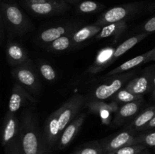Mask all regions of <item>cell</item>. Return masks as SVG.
I'll list each match as a JSON object with an SVG mask.
<instances>
[{
	"label": "cell",
	"instance_id": "6da1fadb",
	"mask_svg": "<svg viewBox=\"0 0 155 154\" xmlns=\"http://www.w3.org/2000/svg\"><path fill=\"white\" fill-rule=\"evenodd\" d=\"M19 139L24 154H43L48 152L37 115L30 109H26L21 114Z\"/></svg>",
	"mask_w": 155,
	"mask_h": 154
},
{
	"label": "cell",
	"instance_id": "7a4b0ae2",
	"mask_svg": "<svg viewBox=\"0 0 155 154\" xmlns=\"http://www.w3.org/2000/svg\"><path fill=\"white\" fill-rule=\"evenodd\" d=\"M2 18L5 29L12 34L20 36L31 30L30 20L16 5H7L5 6Z\"/></svg>",
	"mask_w": 155,
	"mask_h": 154
},
{
	"label": "cell",
	"instance_id": "3957f363",
	"mask_svg": "<svg viewBox=\"0 0 155 154\" xmlns=\"http://www.w3.org/2000/svg\"><path fill=\"white\" fill-rule=\"evenodd\" d=\"M143 7L144 5L142 2L130 3L124 5L116 6L104 12L98 18L95 24L103 27L112 23L127 21L129 18L140 12Z\"/></svg>",
	"mask_w": 155,
	"mask_h": 154
},
{
	"label": "cell",
	"instance_id": "277c9868",
	"mask_svg": "<svg viewBox=\"0 0 155 154\" xmlns=\"http://www.w3.org/2000/svg\"><path fill=\"white\" fill-rule=\"evenodd\" d=\"M12 75L17 83L31 95H37L41 90L39 75L31 63L16 66L12 69Z\"/></svg>",
	"mask_w": 155,
	"mask_h": 154
},
{
	"label": "cell",
	"instance_id": "5b68a950",
	"mask_svg": "<svg viewBox=\"0 0 155 154\" xmlns=\"http://www.w3.org/2000/svg\"><path fill=\"white\" fill-rule=\"evenodd\" d=\"M134 75V72L120 73L112 75L108 82L97 86L93 91L92 98L95 101H104L113 97L114 94L122 89L123 86L128 82Z\"/></svg>",
	"mask_w": 155,
	"mask_h": 154
},
{
	"label": "cell",
	"instance_id": "8992f818",
	"mask_svg": "<svg viewBox=\"0 0 155 154\" xmlns=\"http://www.w3.org/2000/svg\"><path fill=\"white\" fill-rule=\"evenodd\" d=\"M88 98L83 95L75 94L72 95L64 104L59 107V127L61 132L67 125L74 120L82 108L86 105Z\"/></svg>",
	"mask_w": 155,
	"mask_h": 154
},
{
	"label": "cell",
	"instance_id": "52a82bcc",
	"mask_svg": "<svg viewBox=\"0 0 155 154\" xmlns=\"http://www.w3.org/2000/svg\"><path fill=\"white\" fill-rule=\"evenodd\" d=\"M59 109L53 112L45 122L43 136L47 151H50L57 146L61 132L59 127Z\"/></svg>",
	"mask_w": 155,
	"mask_h": 154
},
{
	"label": "cell",
	"instance_id": "ba28073f",
	"mask_svg": "<svg viewBox=\"0 0 155 154\" xmlns=\"http://www.w3.org/2000/svg\"><path fill=\"white\" fill-rule=\"evenodd\" d=\"M136 131L125 129L117 134L99 140L104 152H111L128 145L135 144Z\"/></svg>",
	"mask_w": 155,
	"mask_h": 154
},
{
	"label": "cell",
	"instance_id": "9c48e42d",
	"mask_svg": "<svg viewBox=\"0 0 155 154\" xmlns=\"http://www.w3.org/2000/svg\"><path fill=\"white\" fill-rule=\"evenodd\" d=\"M155 75V67H149L139 76L132 79L127 82L125 88L127 91L136 95L143 96L151 91L153 78Z\"/></svg>",
	"mask_w": 155,
	"mask_h": 154
},
{
	"label": "cell",
	"instance_id": "30bf717a",
	"mask_svg": "<svg viewBox=\"0 0 155 154\" xmlns=\"http://www.w3.org/2000/svg\"><path fill=\"white\" fill-rule=\"evenodd\" d=\"M86 113H82L77 116L73 121H71L66 128L63 130L61 134L56 148L58 149H64L68 147L70 143L74 140L76 136L80 132L82 125L84 123Z\"/></svg>",
	"mask_w": 155,
	"mask_h": 154
},
{
	"label": "cell",
	"instance_id": "8fae6325",
	"mask_svg": "<svg viewBox=\"0 0 155 154\" xmlns=\"http://www.w3.org/2000/svg\"><path fill=\"white\" fill-rule=\"evenodd\" d=\"M20 120L15 113L8 112L4 120L2 132V144L6 146L19 137Z\"/></svg>",
	"mask_w": 155,
	"mask_h": 154
},
{
	"label": "cell",
	"instance_id": "7c38bea8",
	"mask_svg": "<svg viewBox=\"0 0 155 154\" xmlns=\"http://www.w3.org/2000/svg\"><path fill=\"white\" fill-rule=\"evenodd\" d=\"M27 8L37 16H52L64 12L68 5L63 0H54L42 4L25 5Z\"/></svg>",
	"mask_w": 155,
	"mask_h": 154
},
{
	"label": "cell",
	"instance_id": "4fadbf2b",
	"mask_svg": "<svg viewBox=\"0 0 155 154\" xmlns=\"http://www.w3.org/2000/svg\"><path fill=\"white\" fill-rule=\"evenodd\" d=\"M143 98L133 102L127 103L119 107L118 110L115 113V116L113 119L112 125L114 127L120 126L125 123L127 121L132 119L135 116H136L138 112L143 105Z\"/></svg>",
	"mask_w": 155,
	"mask_h": 154
},
{
	"label": "cell",
	"instance_id": "5bb4252c",
	"mask_svg": "<svg viewBox=\"0 0 155 154\" xmlns=\"http://www.w3.org/2000/svg\"><path fill=\"white\" fill-rule=\"evenodd\" d=\"M77 29H78V24H74V23L61 24V25L49 27V28L42 30L38 36V39L41 43L48 45L53 41L60 38L61 36L72 33L77 30Z\"/></svg>",
	"mask_w": 155,
	"mask_h": 154
},
{
	"label": "cell",
	"instance_id": "9a60e30c",
	"mask_svg": "<svg viewBox=\"0 0 155 154\" xmlns=\"http://www.w3.org/2000/svg\"><path fill=\"white\" fill-rule=\"evenodd\" d=\"M27 102L36 103V99L24 88L16 82L14 85L11 94L8 112L15 113Z\"/></svg>",
	"mask_w": 155,
	"mask_h": 154
},
{
	"label": "cell",
	"instance_id": "2e32d148",
	"mask_svg": "<svg viewBox=\"0 0 155 154\" xmlns=\"http://www.w3.org/2000/svg\"><path fill=\"white\" fill-rule=\"evenodd\" d=\"M153 60H155V47L153 49L150 50V51H147L144 54L136 56V57L124 62V63L120 65L119 66L110 70L108 73H107L106 75L110 77L112 76V75L123 73V72H127V71L130 70L132 69H134L135 67L140 66L143 63H146L148 62L153 61Z\"/></svg>",
	"mask_w": 155,
	"mask_h": 154
},
{
	"label": "cell",
	"instance_id": "e0dca14e",
	"mask_svg": "<svg viewBox=\"0 0 155 154\" xmlns=\"http://www.w3.org/2000/svg\"><path fill=\"white\" fill-rule=\"evenodd\" d=\"M6 58L10 65L14 66L31 63L27 51L19 43L9 42L6 45Z\"/></svg>",
	"mask_w": 155,
	"mask_h": 154
},
{
	"label": "cell",
	"instance_id": "ac0fdd59",
	"mask_svg": "<svg viewBox=\"0 0 155 154\" xmlns=\"http://www.w3.org/2000/svg\"><path fill=\"white\" fill-rule=\"evenodd\" d=\"M115 48L112 46H106L101 48L96 54L92 66L88 69L91 74H95L104 70L114 63V54Z\"/></svg>",
	"mask_w": 155,
	"mask_h": 154
},
{
	"label": "cell",
	"instance_id": "d6986e66",
	"mask_svg": "<svg viewBox=\"0 0 155 154\" xmlns=\"http://www.w3.org/2000/svg\"><path fill=\"white\" fill-rule=\"evenodd\" d=\"M86 107H88L91 112L96 114L100 115L101 119L104 121L110 120V115L114 113H116L119 108V105L114 101L110 103L103 102L101 101H88L86 104Z\"/></svg>",
	"mask_w": 155,
	"mask_h": 154
},
{
	"label": "cell",
	"instance_id": "ffe728a7",
	"mask_svg": "<svg viewBox=\"0 0 155 154\" xmlns=\"http://www.w3.org/2000/svg\"><path fill=\"white\" fill-rule=\"evenodd\" d=\"M155 116V105L151 106L136 116L130 123L125 127V129L132 131H141Z\"/></svg>",
	"mask_w": 155,
	"mask_h": 154
},
{
	"label": "cell",
	"instance_id": "44dd1931",
	"mask_svg": "<svg viewBox=\"0 0 155 154\" xmlns=\"http://www.w3.org/2000/svg\"><path fill=\"white\" fill-rule=\"evenodd\" d=\"M101 29L102 27L95 25V24L77 29L72 33V40L74 42V45L76 46L77 45H80L93 36H96L101 31Z\"/></svg>",
	"mask_w": 155,
	"mask_h": 154
},
{
	"label": "cell",
	"instance_id": "7402d4cb",
	"mask_svg": "<svg viewBox=\"0 0 155 154\" xmlns=\"http://www.w3.org/2000/svg\"><path fill=\"white\" fill-rule=\"evenodd\" d=\"M127 21H122L120 22L112 23L102 27L101 31L95 37L97 39H105V38L117 37L120 36L127 30Z\"/></svg>",
	"mask_w": 155,
	"mask_h": 154
},
{
	"label": "cell",
	"instance_id": "603a6c76",
	"mask_svg": "<svg viewBox=\"0 0 155 154\" xmlns=\"http://www.w3.org/2000/svg\"><path fill=\"white\" fill-rule=\"evenodd\" d=\"M148 36V33H142L140 34L136 35L134 36L129 38L126 41L120 44L118 47L115 48L114 54V62L117 60L120 56L125 54L126 52L129 51L130 49L133 48L136 45H137L139 42L143 40L145 38H146Z\"/></svg>",
	"mask_w": 155,
	"mask_h": 154
},
{
	"label": "cell",
	"instance_id": "cb8c5ba5",
	"mask_svg": "<svg viewBox=\"0 0 155 154\" xmlns=\"http://www.w3.org/2000/svg\"><path fill=\"white\" fill-rule=\"evenodd\" d=\"M74 32L64 35L56 40L51 42V43L46 45V49L51 52H61L67 51L74 47V42L72 40V33Z\"/></svg>",
	"mask_w": 155,
	"mask_h": 154
},
{
	"label": "cell",
	"instance_id": "d4e9b609",
	"mask_svg": "<svg viewBox=\"0 0 155 154\" xmlns=\"http://www.w3.org/2000/svg\"><path fill=\"white\" fill-rule=\"evenodd\" d=\"M142 98H143V96L136 95L135 94L131 93L130 91H127L125 88H124L113 95L111 101H114V102L117 103L118 105H120V104L133 102V101H137V100L141 99Z\"/></svg>",
	"mask_w": 155,
	"mask_h": 154
},
{
	"label": "cell",
	"instance_id": "484cf974",
	"mask_svg": "<svg viewBox=\"0 0 155 154\" xmlns=\"http://www.w3.org/2000/svg\"><path fill=\"white\" fill-rule=\"evenodd\" d=\"M103 151L100 141H92L89 143H85L80 147L77 148L76 150L71 154H103Z\"/></svg>",
	"mask_w": 155,
	"mask_h": 154
},
{
	"label": "cell",
	"instance_id": "4316f807",
	"mask_svg": "<svg viewBox=\"0 0 155 154\" xmlns=\"http://www.w3.org/2000/svg\"><path fill=\"white\" fill-rule=\"evenodd\" d=\"M39 73L47 82H54L57 78V74L54 68L48 63L40 61L38 65Z\"/></svg>",
	"mask_w": 155,
	"mask_h": 154
},
{
	"label": "cell",
	"instance_id": "83f0119b",
	"mask_svg": "<svg viewBox=\"0 0 155 154\" xmlns=\"http://www.w3.org/2000/svg\"><path fill=\"white\" fill-rule=\"evenodd\" d=\"M103 5L98 2L93 1H84L80 3L77 8V11L80 13L89 14L98 11V10L102 8Z\"/></svg>",
	"mask_w": 155,
	"mask_h": 154
},
{
	"label": "cell",
	"instance_id": "f1b7e54d",
	"mask_svg": "<svg viewBox=\"0 0 155 154\" xmlns=\"http://www.w3.org/2000/svg\"><path fill=\"white\" fill-rule=\"evenodd\" d=\"M147 146L145 145L140 144H131L128 146H124L122 148L117 149V150L111 152L112 154H139L142 151L146 149Z\"/></svg>",
	"mask_w": 155,
	"mask_h": 154
},
{
	"label": "cell",
	"instance_id": "f546056e",
	"mask_svg": "<svg viewBox=\"0 0 155 154\" xmlns=\"http://www.w3.org/2000/svg\"><path fill=\"white\" fill-rule=\"evenodd\" d=\"M138 143L143 144L145 146L155 147V131L136 136L135 144H138Z\"/></svg>",
	"mask_w": 155,
	"mask_h": 154
},
{
	"label": "cell",
	"instance_id": "4dcf8cb0",
	"mask_svg": "<svg viewBox=\"0 0 155 154\" xmlns=\"http://www.w3.org/2000/svg\"><path fill=\"white\" fill-rule=\"evenodd\" d=\"M5 154H24L21 149L19 137L13 143L5 146Z\"/></svg>",
	"mask_w": 155,
	"mask_h": 154
},
{
	"label": "cell",
	"instance_id": "1f68e13d",
	"mask_svg": "<svg viewBox=\"0 0 155 154\" xmlns=\"http://www.w3.org/2000/svg\"><path fill=\"white\" fill-rule=\"evenodd\" d=\"M142 33H146L148 34L155 31V16L150 18L144 24V25L142 26Z\"/></svg>",
	"mask_w": 155,
	"mask_h": 154
},
{
	"label": "cell",
	"instance_id": "d6a6232c",
	"mask_svg": "<svg viewBox=\"0 0 155 154\" xmlns=\"http://www.w3.org/2000/svg\"><path fill=\"white\" fill-rule=\"evenodd\" d=\"M51 1H54V0H24V5L42 4V3L48 2Z\"/></svg>",
	"mask_w": 155,
	"mask_h": 154
},
{
	"label": "cell",
	"instance_id": "836d02e7",
	"mask_svg": "<svg viewBox=\"0 0 155 154\" xmlns=\"http://www.w3.org/2000/svg\"><path fill=\"white\" fill-rule=\"evenodd\" d=\"M155 128V116L152 119H151V121H150L149 122H148V124H147L146 125H145V126H144L143 128L141 129V131H147V130L151 129V128Z\"/></svg>",
	"mask_w": 155,
	"mask_h": 154
},
{
	"label": "cell",
	"instance_id": "e575fe53",
	"mask_svg": "<svg viewBox=\"0 0 155 154\" xmlns=\"http://www.w3.org/2000/svg\"><path fill=\"white\" fill-rule=\"evenodd\" d=\"M4 30H5V27L4 24H3L2 18L0 16V43L2 42L3 39H4Z\"/></svg>",
	"mask_w": 155,
	"mask_h": 154
},
{
	"label": "cell",
	"instance_id": "d590c367",
	"mask_svg": "<svg viewBox=\"0 0 155 154\" xmlns=\"http://www.w3.org/2000/svg\"><path fill=\"white\" fill-rule=\"evenodd\" d=\"M151 94L154 95L155 94V75L153 78V81H152V85H151Z\"/></svg>",
	"mask_w": 155,
	"mask_h": 154
},
{
	"label": "cell",
	"instance_id": "8d00e7d4",
	"mask_svg": "<svg viewBox=\"0 0 155 154\" xmlns=\"http://www.w3.org/2000/svg\"><path fill=\"white\" fill-rule=\"evenodd\" d=\"M139 154H150V153H149V152H148V151L144 150V151H142V152H140Z\"/></svg>",
	"mask_w": 155,
	"mask_h": 154
},
{
	"label": "cell",
	"instance_id": "74e56055",
	"mask_svg": "<svg viewBox=\"0 0 155 154\" xmlns=\"http://www.w3.org/2000/svg\"><path fill=\"white\" fill-rule=\"evenodd\" d=\"M67 1H70V2H75V1H77V0H67Z\"/></svg>",
	"mask_w": 155,
	"mask_h": 154
},
{
	"label": "cell",
	"instance_id": "f35d334b",
	"mask_svg": "<svg viewBox=\"0 0 155 154\" xmlns=\"http://www.w3.org/2000/svg\"><path fill=\"white\" fill-rule=\"evenodd\" d=\"M152 98H154V99L155 100V94H154V95H152Z\"/></svg>",
	"mask_w": 155,
	"mask_h": 154
},
{
	"label": "cell",
	"instance_id": "ab89813d",
	"mask_svg": "<svg viewBox=\"0 0 155 154\" xmlns=\"http://www.w3.org/2000/svg\"><path fill=\"white\" fill-rule=\"evenodd\" d=\"M43 154H50V153L48 152H44Z\"/></svg>",
	"mask_w": 155,
	"mask_h": 154
},
{
	"label": "cell",
	"instance_id": "60d3db41",
	"mask_svg": "<svg viewBox=\"0 0 155 154\" xmlns=\"http://www.w3.org/2000/svg\"><path fill=\"white\" fill-rule=\"evenodd\" d=\"M103 154H104V153H103Z\"/></svg>",
	"mask_w": 155,
	"mask_h": 154
}]
</instances>
